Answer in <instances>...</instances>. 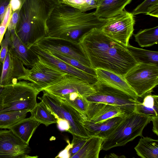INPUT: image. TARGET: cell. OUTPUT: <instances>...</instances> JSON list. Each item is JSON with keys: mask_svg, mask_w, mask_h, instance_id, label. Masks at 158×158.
Instances as JSON below:
<instances>
[{"mask_svg": "<svg viewBox=\"0 0 158 158\" xmlns=\"http://www.w3.org/2000/svg\"><path fill=\"white\" fill-rule=\"evenodd\" d=\"M30 112L31 117L47 127L57 123V119L42 101L37 103L35 108Z\"/></svg>", "mask_w": 158, "mask_h": 158, "instance_id": "26", "label": "cell"}, {"mask_svg": "<svg viewBox=\"0 0 158 158\" xmlns=\"http://www.w3.org/2000/svg\"><path fill=\"white\" fill-rule=\"evenodd\" d=\"M135 149L142 158H158V140L148 137L140 139Z\"/></svg>", "mask_w": 158, "mask_h": 158, "instance_id": "24", "label": "cell"}, {"mask_svg": "<svg viewBox=\"0 0 158 158\" xmlns=\"http://www.w3.org/2000/svg\"><path fill=\"white\" fill-rule=\"evenodd\" d=\"M104 139L96 136L89 137L81 148L72 158H98Z\"/></svg>", "mask_w": 158, "mask_h": 158, "instance_id": "23", "label": "cell"}, {"mask_svg": "<svg viewBox=\"0 0 158 158\" xmlns=\"http://www.w3.org/2000/svg\"><path fill=\"white\" fill-rule=\"evenodd\" d=\"M73 139L70 144L67 147V153L68 157L72 158L82 147L88 138H84L73 135Z\"/></svg>", "mask_w": 158, "mask_h": 158, "instance_id": "33", "label": "cell"}, {"mask_svg": "<svg viewBox=\"0 0 158 158\" xmlns=\"http://www.w3.org/2000/svg\"><path fill=\"white\" fill-rule=\"evenodd\" d=\"M11 0H0V24L4 17Z\"/></svg>", "mask_w": 158, "mask_h": 158, "instance_id": "36", "label": "cell"}, {"mask_svg": "<svg viewBox=\"0 0 158 158\" xmlns=\"http://www.w3.org/2000/svg\"><path fill=\"white\" fill-rule=\"evenodd\" d=\"M19 10L20 8L13 12L7 28V29L10 31L15 30L18 21Z\"/></svg>", "mask_w": 158, "mask_h": 158, "instance_id": "35", "label": "cell"}, {"mask_svg": "<svg viewBox=\"0 0 158 158\" xmlns=\"http://www.w3.org/2000/svg\"><path fill=\"white\" fill-rule=\"evenodd\" d=\"M93 86L95 92L85 97L89 102L102 103L117 106L128 114L134 111L136 98L98 80Z\"/></svg>", "mask_w": 158, "mask_h": 158, "instance_id": "7", "label": "cell"}, {"mask_svg": "<svg viewBox=\"0 0 158 158\" xmlns=\"http://www.w3.org/2000/svg\"><path fill=\"white\" fill-rule=\"evenodd\" d=\"M31 68L25 80L29 81L40 92L57 83L66 74L39 59Z\"/></svg>", "mask_w": 158, "mask_h": 158, "instance_id": "11", "label": "cell"}, {"mask_svg": "<svg viewBox=\"0 0 158 158\" xmlns=\"http://www.w3.org/2000/svg\"><path fill=\"white\" fill-rule=\"evenodd\" d=\"M2 87V86L0 85V89Z\"/></svg>", "mask_w": 158, "mask_h": 158, "instance_id": "41", "label": "cell"}, {"mask_svg": "<svg viewBox=\"0 0 158 158\" xmlns=\"http://www.w3.org/2000/svg\"><path fill=\"white\" fill-rule=\"evenodd\" d=\"M138 63L158 65V52L133 47L129 44L127 47Z\"/></svg>", "mask_w": 158, "mask_h": 158, "instance_id": "25", "label": "cell"}, {"mask_svg": "<svg viewBox=\"0 0 158 158\" xmlns=\"http://www.w3.org/2000/svg\"><path fill=\"white\" fill-rule=\"evenodd\" d=\"M10 35V31L7 29L0 44V62L3 63L7 52L8 51V46Z\"/></svg>", "mask_w": 158, "mask_h": 158, "instance_id": "34", "label": "cell"}, {"mask_svg": "<svg viewBox=\"0 0 158 158\" xmlns=\"http://www.w3.org/2000/svg\"><path fill=\"white\" fill-rule=\"evenodd\" d=\"M18 58L13 56L8 51L2 64L0 77V85L2 87L17 83L18 81L25 80L28 69L25 67Z\"/></svg>", "mask_w": 158, "mask_h": 158, "instance_id": "15", "label": "cell"}, {"mask_svg": "<svg viewBox=\"0 0 158 158\" xmlns=\"http://www.w3.org/2000/svg\"><path fill=\"white\" fill-rule=\"evenodd\" d=\"M124 117H113L100 123L89 121L86 117L83 124L90 136H96L105 139L112 132Z\"/></svg>", "mask_w": 158, "mask_h": 158, "instance_id": "18", "label": "cell"}, {"mask_svg": "<svg viewBox=\"0 0 158 158\" xmlns=\"http://www.w3.org/2000/svg\"><path fill=\"white\" fill-rule=\"evenodd\" d=\"M78 43L95 69H105L124 77L138 64L127 47L107 36L101 29L87 32Z\"/></svg>", "mask_w": 158, "mask_h": 158, "instance_id": "1", "label": "cell"}, {"mask_svg": "<svg viewBox=\"0 0 158 158\" xmlns=\"http://www.w3.org/2000/svg\"><path fill=\"white\" fill-rule=\"evenodd\" d=\"M40 60L65 73L78 77L93 85L97 81V77L78 69L52 55L49 51L44 50L35 44L29 48Z\"/></svg>", "mask_w": 158, "mask_h": 158, "instance_id": "14", "label": "cell"}, {"mask_svg": "<svg viewBox=\"0 0 158 158\" xmlns=\"http://www.w3.org/2000/svg\"><path fill=\"white\" fill-rule=\"evenodd\" d=\"M60 99L82 114L85 115L86 114L88 108L89 102L85 97L79 93L77 92L71 93L65 95Z\"/></svg>", "mask_w": 158, "mask_h": 158, "instance_id": "28", "label": "cell"}, {"mask_svg": "<svg viewBox=\"0 0 158 158\" xmlns=\"http://www.w3.org/2000/svg\"><path fill=\"white\" fill-rule=\"evenodd\" d=\"M28 110L0 113V128L7 129L26 118Z\"/></svg>", "mask_w": 158, "mask_h": 158, "instance_id": "29", "label": "cell"}, {"mask_svg": "<svg viewBox=\"0 0 158 158\" xmlns=\"http://www.w3.org/2000/svg\"><path fill=\"white\" fill-rule=\"evenodd\" d=\"M49 52L54 56L66 62L73 67L89 74L97 77L95 69L84 65L79 61L74 58L58 53Z\"/></svg>", "mask_w": 158, "mask_h": 158, "instance_id": "31", "label": "cell"}, {"mask_svg": "<svg viewBox=\"0 0 158 158\" xmlns=\"http://www.w3.org/2000/svg\"><path fill=\"white\" fill-rule=\"evenodd\" d=\"M43 94L39 97L56 118L64 119L69 126L68 132L72 135L88 138L89 136L83 124L85 115L64 102L60 98L42 91Z\"/></svg>", "mask_w": 158, "mask_h": 158, "instance_id": "6", "label": "cell"}, {"mask_svg": "<svg viewBox=\"0 0 158 158\" xmlns=\"http://www.w3.org/2000/svg\"><path fill=\"white\" fill-rule=\"evenodd\" d=\"M10 4L13 12L19 9L21 6V2L20 0H11Z\"/></svg>", "mask_w": 158, "mask_h": 158, "instance_id": "39", "label": "cell"}, {"mask_svg": "<svg viewBox=\"0 0 158 158\" xmlns=\"http://www.w3.org/2000/svg\"><path fill=\"white\" fill-rule=\"evenodd\" d=\"M31 149L28 144L11 130H0V158L36 157L28 155Z\"/></svg>", "mask_w": 158, "mask_h": 158, "instance_id": "13", "label": "cell"}, {"mask_svg": "<svg viewBox=\"0 0 158 158\" xmlns=\"http://www.w3.org/2000/svg\"><path fill=\"white\" fill-rule=\"evenodd\" d=\"M105 157H109V158H119V157H125L124 156H118L115 154L111 153L110 155H109L108 156H106Z\"/></svg>", "mask_w": 158, "mask_h": 158, "instance_id": "40", "label": "cell"}, {"mask_svg": "<svg viewBox=\"0 0 158 158\" xmlns=\"http://www.w3.org/2000/svg\"><path fill=\"white\" fill-rule=\"evenodd\" d=\"M10 31L8 51L19 59L24 65L31 67L38 60L37 56L19 39L14 30Z\"/></svg>", "mask_w": 158, "mask_h": 158, "instance_id": "17", "label": "cell"}, {"mask_svg": "<svg viewBox=\"0 0 158 158\" xmlns=\"http://www.w3.org/2000/svg\"><path fill=\"white\" fill-rule=\"evenodd\" d=\"M19 18L14 30L28 48L48 36L47 21L61 0H20Z\"/></svg>", "mask_w": 158, "mask_h": 158, "instance_id": "3", "label": "cell"}, {"mask_svg": "<svg viewBox=\"0 0 158 158\" xmlns=\"http://www.w3.org/2000/svg\"><path fill=\"white\" fill-rule=\"evenodd\" d=\"M43 90L60 98L74 92L78 93L85 98L95 92L93 85L78 77L67 73L57 83Z\"/></svg>", "mask_w": 158, "mask_h": 158, "instance_id": "12", "label": "cell"}, {"mask_svg": "<svg viewBox=\"0 0 158 158\" xmlns=\"http://www.w3.org/2000/svg\"><path fill=\"white\" fill-rule=\"evenodd\" d=\"M34 44L43 50L58 53L74 58L84 65L91 67L89 60L79 43L48 36Z\"/></svg>", "mask_w": 158, "mask_h": 158, "instance_id": "10", "label": "cell"}, {"mask_svg": "<svg viewBox=\"0 0 158 158\" xmlns=\"http://www.w3.org/2000/svg\"><path fill=\"white\" fill-rule=\"evenodd\" d=\"M134 15L125 9L119 14L108 19L101 29L108 36L127 47L133 34Z\"/></svg>", "mask_w": 158, "mask_h": 158, "instance_id": "9", "label": "cell"}, {"mask_svg": "<svg viewBox=\"0 0 158 158\" xmlns=\"http://www.w3.org/2000/svg\"><path fill=\"white\" fill-rule=\"evenodd\" d=\"M98 0H61V3L85 12L96 8Z\"/></svg>", "mask_w": 158, "mask_h": 158, "instance_id": "32", "label": "cell"}, {"mask_svg": "<svg viewBox=\"0 0 158 158\" xmlns=\"http://www.w3.org/2000/svg\"><path fill=\"white\" fill-rule=\"evenodd\" d=\"M151 121L153 123L152 131L158 135V116L151 117Z\"/></svg>", "mask_w": 158, "mask_h": 158, "instance_id": "38", "label": "cell"}, {"mask_svg": "<svg viewBox=\"0 0 158 158\" xmlns=\"http://www.w3.org/2000/svg\"><path fill=\"white\" fill-rule=\"evenodd\" d=\"M40 92L25 80L7 85L0 89V113L25 110L32 111L36 106Z\"/></svg>", "mask_w": 158, "mask_h": 158, "instance_id": "4", "label": "cell"}, {"mask_svg": "<svg viewBox=\"0 0 158 158\" xmlns=\"http://www.w3.org/2000/svg\"><path fill=\"white\" fill-rule=\"evenodd\" d=\"M40 124L30 116L20 120L7 129L11 130L23 141L29 144L33 135Z\"/></svg>", "mask_w": 158, "mask_h": 158, "instance_id": "21", "label": "cell"}, {"mask_svg": "<svg viewBox=\"0 0 158 158\" xmlns=\"http://www.w3.org/2000/svg\"><path fill=\"white\" fill-rule=\"evenodd\" d=\"M137 97L151 93L158 84V65L138 63L124 76Z\"/></svg>", "mask_w": 158, "mask_h": 158, "instance_id": "8", "label": "cell"}, {"mask_svg": "<svg viewBox=\"0 0 158 158\" xmlns=\"http://www.w3.org/2000/svg\"><path fill=\"white\" fill-rule=\"evenodd\" d=\"M127 114L119 108L102 103L89 102L85 115L87 119L95 123H100L111 118L124 117Z\"/></svg>", "mask_w": 158, "mask_h": 158, "instance_id": "16", "label": "cell"}, {"mask_svg": "<svg viewBox=\"0 0 158 158\" xmlns=\"http://www.w3.org/2000/svg\"><path fill=\"white\" fill-rule=\"evenodd\" d=\"M108 19L99 17L60 3L54 9L46 23L48 36L78 43L85 33L94 28L101 29Z\"/></svg>", "mask_w": 158, "mask_h": 158, "instance_id": "2", "label": "cell"}, {"mask_svg": "<svg viewBox=\"0 0 158 158\" xmlns=\"http://www.w3.org/2000/svg\"><path fill=\"white\" fill-rule=\"evenodd\" d=\"M98 80L121 90L135 98L137 96L128 84L124 77L105 69H95Z\"/></svg>", "mask_w": 158, "mask_h": 158, "instance_id": "20", "label": "cell"}, {"mask_svg": "<svg viewBox=\"0 0 158 158\" xmlns=\"http://www.w3.org/2000/svg\"><path fill=\"white\" fill-rule=\"evenodd\" d=\"M57 123L60 128L63 130L68 132L69 129V126L67 121L64 119L57 118Z\"/></svg>", "mask_w": 158, "mask_h": 158, "instance_id": "37", "label": "cell"}, {"mask_svg": "<svg viewBox=\"0 0 158 158\" xmlns=\"http://www.w3.org/2000/svg\"><path fill=\"white\" fill-rule=\"evenodd\" d=\"M151 121V117L135 112L127 114L112 132L103 141L102 150L125 145L138 136H143V129Z\"/></svg>", "mask_w": 158, "mask_h": 158, "instance_id": "5", "label": "cell"}, {"mask_svg": "<svg viewBox=\"0 0 158 158\" xmlns=\"http://www.w3.org/2000/svg\"><path fill=\"white\" fill-rule=\"evenodd\" d=\"M135 40L141 47H148L157 44L158 26L141 29L134 35Z\"/></svg>", "mask_w": 158, "mask_h": 158, "instance_id": "27", "label": "cell"}, {"mask_svg": "<svg viewBox=\"0 0 158 158\" xmlns=\"http://www.w3.org/2000/svg\"><path fill=\"white\" fill-rule=\"evenodd\" d=\"M134 112L150 117L158 116V96L151 93L137 97Z\"/></svg>", "mask_w": 158, "mask_h": 158, "instance_id": "22", "label": "cell"}, {"mask_svg": "<svg viewBox=\"0 0 158 158\" xmlns=\"http://www.w3.org/2000/svg\"><path fill=\"white\" fill-rule=\"evenodd\" d=\"M132 0H98L94 14L100 18H110L121 13Z\"/></svg>", "mask_w": 158, "mask_h": 158, "instance_id": "19", "label": "cell"}, {"mask_svg": "<svg viewBox=\"0 0 158 158\" xmlns=\"http://www.w3.org/2000/svg\"><path fill=\"white\" fill-rule=\"evenodd\" d=\"M133 15L145 14L158 17V0H145L138 6L131 13Z\"/></svg>", "mask_w": 158, "mask_h": 158, "instance_id": "30", "label": "cell"}]
</instances>
